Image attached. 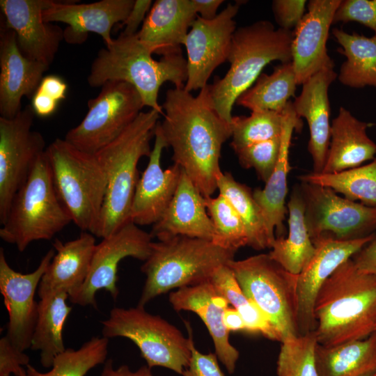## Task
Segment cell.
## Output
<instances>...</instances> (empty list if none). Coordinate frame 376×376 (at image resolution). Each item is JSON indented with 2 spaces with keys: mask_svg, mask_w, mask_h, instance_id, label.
Instances as JSON below:
<instances>
[{
  "mask_svg": "<svg viewBox=\"0 0 376 376\" xmlns=\"http://www.w3.org/2000/svg\"><path fill=\"white\" fill-rule=\"evenodd\" d=\"M159 123L163 136L173 150L172 159L186 173L201 194L217 190L222 172L219 159L223 144L231 137L230 123L217 112L210 84L196 96L184 88L169 89L162 105Z\"/></svg>",
  "mask_w": 376,
  "mask_h": 376,
  "instance_id": "obj_1",
  "label": "cell"
},
{
  "mask_svg": "<svg viewBox=\"0 0 376 376\" xmlns=\"http://www.w3.org/2000/svg\"><path fill=\"white\" fill-rule=\"evenodd\" d=\"M318 343L334 346L364 339L376 331V275L350 258L320 288L314 306Z\"/></svg>",
  "mask_w": 376,
  "mask_h": 376,
  "instance_id": "obj_2",
  "label": "cell"
},
{
  "mask_svg": "<svg viewBox=\"0 0 376 376\" xmlns=\"http://www.w3.org/2000/svg\"><path fill=\"white\" fill-rule=\"evenodd\" d=\"M139 40L136 34L120 33L102 48L91 63L87 82L92 88L109 81H121L133 86L145 107L163 114L158 102L161 86L169 81L184 88L187 79V59L182 52L162 56L159 61Z\"/></svg>",
  "mask_w": 376,
  "mask_h": 376,
  "instance_id": "obj_3",
  "label": "cell"
},
{
  "mask_svg": "<svg viewBox=\"0 0 376 376\" xmlns=\"http://www.w3.org/2000/svg\"><path fill=\"white\" fill-rule=\"evenodd\" d=\"M160 113L142 111L114 141L95 152L107 178V191L95 236L102 239L130 222V210L138 178V163L149 157L150 141Z\"/></svg>",
  "mask_w": 376,
  "mask_h": 376,
  "instance_id": "obj_4",
  "label": "cell"
},
{
  "mask_svg": "<svg viewBox=\"0 0 376 376\" xmlns=\"http://www.w3.org/2000/svg\"><path fill=\"white\" fill-rule=\"evenodd\" d=\"M293 31L276 29L267 20H258L236 29L233 33L226 75L210 84L214 105L219 114L231 123L233 105L274 61H292Z\"/></svg>",
  "mask_w": 376,
  "mask_h": 376,
  "instance_id": "obj_5",
  "label": "cell"
},
{
  "mask_svg": "<svg viewBox=\"0 0 376 376\" xmlns=\"http://www.w3.org/2000/svg\"><path fill=\"white\" fill-rule=\"evenodd\" d=\"M235 253L210 240L185 236L152 242L141 266L146 279L137 306L144 307L172 289L210 281L219 267L234 260Z\"/></svg>",
  "mask_w": 376,
  "mask_h": 376,
  "instance_id": "obj_6",
  "label": "cell"
},
{
  "mask_svg": "<svg viewBox=\"0 0 376 376\" xmlns=\"http://www.w3.org/2000/svg\"><path fill=\"white\" fill-rule=\"evenodd\" d=\"M45 155L56 194L72 222L83 232L95 235L107 186L97 156L61 139L47 147Z\"/></svg>",
  "mask_w": 376,
  "mask_h": 376,
  "instance_id": "obj_7",
  "label": "cell"
},
{
  "mask_svg": "<svg viewBox=\"0 0 376 376\" xmlns=\"http://www.w3.org/2000/svg\"><path fill=\"white\" fill-rule=\"evenodd\" d=\"M72 221L55 190L45 152L15 196L0 237L22 252L34 241L52 240Z\"/></svg>",
  "mask_w": 376,
  "mask_h": 376,
  "instance_id": "obj_8",
  "label": "cell"
},
{
  "mask_svg": "<svg viewBox=\"0 0 376 376\" xmlns=\"http://www.w3.org/2000/svg\"><path fill=\"white\" fill-rule=\"evenodd\" d=\"M228 265L244 295L259 307L278 331L281 342L286 338L300 335L297 298L298 275L286 271L269 253L233 260Z\"/></svg>",
  "mask_w": 376,
  "mask_h": 376,
  "instance_id": "obj_9",
  "label": "cell"
},
{
  "mask_svg": "<svg viewBox=\"0 0 376 376\" xmlns=\"http://www.w3.org/2000/svg\"><path fill=\"white\" fill-rule=\"evenodd\" d=\"M102 324V336L124 337L134 343L150 368L159 366L182 375L189 364V337L144 307L113 308Z\"/></svg>",
  "mask_w": 376,
  "mask_h": 376,
  "instance_id": "obj_10",
  "label": "cell"
},
{
  "mask_svg": "<svg viewBox=\"0 0 376 376\" xmlns=\"http://www.w3.org/2000/svg\"><path fill=\"white\" fill-rule=\"evenodd\" d=\"M142 98L131 84L109 81L100 93L88 101V112L70 130L64 139L77 149L95 154L118 138L144 107Z\"/></svg>",
  "mask_w": 376,
  "mask_h": 376,
  "instance_id": "obj_11",
  "label": "cell"
},
{
  "mask_svg": "<svg viewBox=\"0 0 376 376\" xmlns=\"http://www.w3.org/2000/svg\"><path fill=\"white\" fill-rule=\"evenodd\" d=\"M298 185L312 241L322 235L352 240L375 233L376 207L342 197L329 187L303 182Z\"/></svg>",
  "mask_w": 376,
  "mask_h": 376,
  "instance_id": "obj_12",
  "label": "cell"
},
{
  "mask_svg": "<svg viewBox=\"0 0 376 376\" xmlns=\"http://www.w3.org/2000/svg\"><path fill=\"white\" fill-rule=\"evenodd\" d=\"M35 113L31 104L14 118L0 116V223L6 219L13 200L26 182L45 141L31 129Z\"/></svg>",
  "mask_w": 376,
  "mask_h": 376,
  "instance_id": "obj_13",
  "label": "cell"
},
{
  "mask_svg": "<svg viewBox=\"0 0 376 376\" xmlns=\"http://www.w3.org/2000/svg\"><path fill=\"white\" fill-rule=\"evenodd\" d=\"M152 236L130 221L95 246L88 275L82 286L69 296L70 301L81 306L97 308L96 292L104 290L116 299V285L120 262L132 257L145 261L151 251Z\"/></svg>",
  "mask_w": 376,
  "mask_h": 376,
  "instance_id": "obj_14",
  "label": "cell"
},
{
  "mask_svg": "<svg viewBox=\"0 0 376 376\" xmlns=\"http://www.w3.org/2000/svg\"><path fill=\"white\" fill-rule=\"evenodd\" d=\"M242 2L228 3L212 19L197 15L191 24L183 44L187 55L186 91L191 93L204 88L214 70L228 61L237 29L234 18Z\"/></svg>",
  "mask_w": 376,
  "mask_h": 376,
  "instance_id": "obj_15",
  "label": "cell"
},
{
  "mask_svg": "<svg viewBox=\"0 0 376 376\" xmlns=\"http://www.w3.org/2000/svg\"><path fill=\"white\" fill-rule=\"evenodd\" d=\"M55 253L54 249H49L33 272L22 274L9 265L3 249H0V291L8 313L6 336L22 352L31 347L38 318L35 294Z\"/></svg>",
  "mask_w": 376,
  "mask_h": 376,
  "instance_id": "obj_16",
  "label": "cell"
},
{
  "mask_svg": "<svg viewBox=\"0 0 376 376\" xmlns=\"http://www.w3.org/2000/svg\"><path fill=\"white\" fill-rule=\"evenodd\" d=\"M376 233L352 240H339L322 235L313 240L315 253L297 276V318L300 335L314 331V306L318 294L328 278L347 260L370 242Z\"/></svg>",
  "mask_w": 376,
  "mask_h": 376,
  "instance_id": "obj_17",
  "label": "cell"
},
{
  "mask_svg": "<svg viewBox=\"0 0 376 376\" xmlns=\"http://www.w3.org/2000/svg\"><path fill=\"white\" fill-rule=\"evenodd\" d=\"M135 0H101L89 3L79 1H54L42 11V18L49 23L67 24L63 40L72 45L84 42L90 32L100 35L106 45L112 42L111 29L125 21Z\"/></svg>",
  "mask_w": 376,
  "mask_h": 376,
  "instance_id": "obj_18",
  "label": "cell"
},
{
  "mask_svg": "<svg viewBox=\"0 0 376 376\" xmlns=\"http://www.w3.org/2000/svg\"><path fill=\"white\" fill-rule=\"evenodd\" d=\"M55 0H1L6 26L13 30L22 54L49 67L63 40V29L42 18Z\"/></svg>",
  "mask_w": 376,
  "mask_h": 376,
  "instance_id": "obj_19",
  "label": "cell"
},
{
  "mask_svg": "<svg viewBox=\"0 0 376 376\" xmlns=\"http://www.w3.org/2000/svg\"><path fill=\"white\" fill-rule=\"evenodd\" d=\"M341 0H311L308 12L293 31L292 63L297 85L317 72L334 69L327 42L335 13Z\"/></svg>",
  "mask_w": 376,
  "mask_h": 376,
  "instance_id": "obj_20",
  "label": "cell"
},
{
  "mask_svg": "<svg viewBox=\"0 0 376 376\" xmlns=\"http://www.w3.org/2000/svg\"><path fill=\"white\" fill-rule=\"evenodd\" d=\"M159 123L155 129L148 163L139 178L132 203L130 220L137 226L153 225L160 219L175 195L182 171L176 164L165 170L161 166L162 150L168 145Z\"/></svg>",
  "mask_w": 376,
  "mask_h": 376,
  "instance_id": "obj_21",
  "label": "cell"
},
{
  "mask_svg": "<svg viewBox=\"0 0 376 376\" xmlns=\"http://www.w3.org/2000/svg\"><path fill=\"white\" fill-rule=\"evenodd\" d=\"M49 66L30 60L21 52L15 32L3 19L0 26V114L15 117L21 111L23 97L32 98Z\"/></svg>",
  "mask_w": 376,
  "mask_h": 376,
  "instance_id": "obj_22",
  "label": "cell"
},
{
  "mask_svg": "<svg viewBox=\"0 0 376 376\" xmlns=\"http://www.w3.org/2000/svg\"><path fill=\"white\" fill-rule=\"evenodd\" d=\"M169 299L176 311H191L201 318L212 337L215 354L228 373L233 374L240 353L230 343V332L223 321L224 312L229 305L227 301L210 281L177 289L170 293Z\"/></svg>",
  "mask_w": 376,
  "mask_h": 376,
  "instance_id": "obj_23",
  "label": "cell"
},
{
  "mask_svg": "<svg viewBox=\"0 0 376 376\" xmlns=\"http://www.w3.org/2000/svg\"><path fill=\"white\" fill-rule=\"evenodd\" d=\"M150 233L158 240L185 236L212 241L214 228L205 198L183 170L172 201Z\"/></svg>",
  "mask_w": 376,
  "mask_h": 376,
  "instance_id": "obj_24",
  "label": "cell"
},
{
  "mask_svg": "<svg viewBox=\"0 0 376 376\" xmlns=\"http://www.w3.org/2000/svg\"><path fill=\"white\" fill-rule=\"evenodd\" d=\"M334 69L321 70L302 84V90L292 102L299 118H306L310 133L308 150L314 173H321L325 164L331 137L330 104L328 89L336 79Z\"/></svg>",
  "mask_w": 376,
  "mask_h": 376,
  "instance_id": "obj_25",
  "label": "cell"
},
{
  "mask_svg": "<svg viewBox=\"0 0 376 376\" xmlns=\"http://www.w3.org/2000/svg\"><path fill=\"white\" fill-rule=\"evenodd\" d=\"M94 235L83 232L66 242L55 239L56 253L45 272L38 288L40 299L59 292L69 296L77 292L85 282L95 249Z\"/></svg>",
  "mask_w": 376,
  "mask_h": 376,
  "instance_id": "obj_26",
  "label": "cell"
},
{
  "mask_svg": "<svg viewBox=\"0 0 376 376\" xmlns=\"http://www.w3.org/2000/svg\"><path fill=\"white\" fill-rule=\"evenodd\" d=\"M196 17L192 0H157L136 36L152 54L181 53V46Z\"/></svg>",
  "mask_w": 376,
  "mask_h": 376,
  "instance_id": "obj_27",
  "label": "cell"
},
{
  "mask_svg": "<svg viewBox=\"0 0 376 376\" xmlns=\"http://www.w3.org/2000/svg\"><path fill=\"white\" fill-rule=\"evenodd\" d=\"M370 125L341 107L331 124L330 142L321 173L341 172L373 160L376 157V143L366 132Z\"/></svg>",
  "mask_w": 376,
  "mask_h": 376,
  "instance_id": "obj_28",
  "label": "cell"
},
{
  "mask_svg": "<svg viewBox=\"0 0 376 376\" xmlns=\"http://www.w3.org/2000/svg\"><path fill=\"white\" fill-rule=\"evenodd\" d=\"M302 121L294 109L290 113L281 136V146L278 162L263 189H256L253 197L260 206L269 233L284 237V220L287 212L285 199L288 194L287 178L290 171L289 150L292 133L300 131ZM276 237V236H275Z\"/></svg>",
  "mask_w": 376,
  "mask_h": 376,
  "instance_id": "obj_29",
  "label": "cell"
},
{
  "mask_svg": "<svg viewBox=\"0 0 376 376\" xmlns=\"http://www.w3.org/2000/svg\"><path fill=\"white\" fill-rule=\"evenodd\" d=\"M288 234L276 237L268 253L286 271L299 275L315 253L304 219V206L299 185H295L287 204Z\"/></svg>",
  "mask_w": 376,
  "mask_h": 376,
  "instance_id": "obj_30",
  "label": "cell"
},
{
  "mask_svg": "<svg viewBox=\"0 0 376 376\" xmlns=\"http://www.w3.org/2000/svg\"><path fill=\"white\" fill-rule=\"evenodd\" d=\"M318 376H367L376 372V331L368 337L334 346L317 345Z\"/></svg>",
  "mask_w": 376,
  "mask_h": 376,
  "instance_id": "obj_31",
  "label": "cell"
},
{
  "mask_svg": "<svg viewBox=\"0 0 376 376\" xmlns=\"http://www.w3.org/2000/svg\"><path fill=\"white\" fill-rule=\"evenodd\" d=\"M68 298L67 292H59L38 302V318L30 348L40 352L44 368H52L56 356L65 350L63 329L72 310L66 303Z\"/></svg>",
  "mask_w": 376,
  "mask_h": 376,
  "instance_id": "obj_32",
  "label": "cell"
},
{
  "mask_svg": "<svg viewBox=\"0 0 376 376\" xmlns=\"http://www.w3.org/2000/svg\"><path fill=\"white\" fill-rule=\"evenodd\" d=\"M332 34L341 47L337 51L346 57L338 75L339 81L350 88H376V36L350 34L338 28Z\"/></svg>",
  "mask_w": 376,
  "mask_h": 376,
  "instance_id": "obj_33",
  "label": "cell"
},
{
  "mask_svg": "<svg viewBox=\"0 0 376 376\" xmlns=\"http://www.w3.org/2000/svg\"><path fill=\"white\" fill-rule=\"evenodd\" d=\"M297 86L292 61L281 63L272 73H261L255 83L237 99V105L251 111H283Z\"/></svg>",
  "mask_w": 376,
  "mask_h": 376,
  "instance_id": "obj_34",
  "label": "cell"
},
{
  "mask_svg": "<svg viewBox=\"0 0 376 376\" xmlns=\"http://www.w3.org/2000/svg\"><path fill=\"white\" fill-rule=\"evenodd\" d=\"M217 189L240 217L248 235V246L257 251L270 249L276 237L269 233L263 213L250 188L237 181L231 173L221 172L217 179Z\"/></svg>",
  "mask_w": 376,
  "mask_h": 376,
  "instance_id": "obj_35",
  "label": "cell"
},
{
  "mask_svg": "<svg viewBox=\"0 0 376 376\" xmlns=\"http://www.w3.org/2000/svg\"><path fill=\"white\" fill-rule=\"evenodd\" d=\"M299 178L303 182L329 187L351 201L376 207V157L367 164L341 172H312Z\"/></svg>",
  "mask_w": 376,
  "mask_h": 376,
  "instance_id": "obj_36",
  "label": "cell"
},
{
  "mask_svg": "<svg viewBox=\"0 0 376 376\" xmlns=\"http://www.w3.org/2000/svg\"><path fill=\"white\" fill-rule=\"evenodd\" d=\"M210 281L217 292L240 314L247 333L259 334L269 340L281 342L278 331L259 307L244 295L228 265L219 267Z\"/></svg>",
  "mask_w": 376,
  "mask_h": 376,
  "instance_id": "obj_37",
  "label": "cell"
},
{
  "mask_svg": "<svg viewBox=\"0 0 376 376\" xmlns=\"http://www.w3.org/2000/svg\"><path fill=\"white\" fill-rule=\"evenodd\" d=\"M293 109L290 101L283 111H251L249 116H233L230 123V146L236 151L245 146L280 137L285 123Z\"/></svg>",
  "mask_w": 376,
  "mask_h": 376,
  "instance_id": "obj_38",
  "label": "cell"
},
{
  "mask_svg": "<svg viewBox=\"0 0 376 376\" xmlns=\"http://www.w3.org/2000/svg\"><path fill=\"white\" fill-rule=\"evenodd\" d=\"M109 338L93 337L79 349H65L55 358L50 370L41 373L29 364V376H85L97 365L104 363L108 354Z\"/></svg>",
  "mask_w": 376,
  "mask_h": 376,
  "instance_id": "obj_39",
  "label": "cell"
},
{
  "mask_svg": "<svg viewBox=\"0 0 376 376\" xmlns=\"http://www.w3.org/2000/svg\"><path fill=\"white\" fill-rule=\"evenodd\" d=\"M205 203L214 228L212 242L235 252L248 246L245 227L229 201L219 194L216 197L205 198Z\"/></svg>",
  "mask_w": 376,
  "mask_h": 376,
  "instance_id": "obj_40",
  "label": "cell"
},
{
  "mask_svg": "<svg viewBox=\"0 0 376 376\" xmlns=\"http://www.w3.org/2000/svg\"><path fill=\"white\" fill-rule=\"evenodd\" d=\"M276 361L277 376H318L315 331L285 338Z\"/></svg>",
  "mask_w": 376,
  "mask_h": 376,
  "instance_id": "obj_41",
  "label": "cell"
},
{
  "mask_svg": "<svg viewBox=\"0 0 376 376\" xmlns=\"http://www.w3.org/2000/svg\"><path fill=\"white\" fill-rule=\"evenodd\" d=\"M281 146V136L245 146L235 152L240 165L244 169H255L265 183L278 162Z\"/></svg>",
  "mask_w": 376,
  "mask_h": 376,
  "instance_id": "obj_42",
  "label": "cell"
},
{
  "mask_svg": "<svg viewBox=\"0 0 376 376\" xmlns=\"http://www.w3.org/2000/svg\"><path fill=\"white\" fill-rule=\"evenodd\" d=\"M357 22L370 29L376 36V0H341L334 23Z\"/></svg>",
  "mask_w": 376,
  "mask_h": 376,
  "instance_id": "obj_43",
  "label": "cell"
},
{
  "mask_svg": "<svg viewBox=\"0 0 376 376\" xmlns=\"http://www.w3.org/2000/svg\"><path fill=\"white\" fill-rule=\"evenodd\" d=\"M185 323L188 332L191 354L189 364L182 375L225 376L219 366L218 358L215 354H203L196 348L191 326L187 321Z\"/></svg>",
  "mask_w": 376,
  "mask_h": 376,
  "instance_id": "obj_44",
  "label": "cell"
},
{
  "mask_svg": "<svg viewBox=\"0 0 376 376\" xmlns=\"http://www.w3.org/2000/svg\"><path fill=\"white\" fill-rule=\"evenodd\" d=\"M305 0H274L272 8L279 28L290 30L296 28L305 15Z\"/></svg>",
  "mask_w": 376,
  "mask_h": 376,
  "instance_id": "obj_45",
  "label": "cell"
},
{
  "mask_svg": "<svg viewBox=\"0 0 376 376\" xmlns=\"http://www.w3.org/2000/svg\"><path fill=\"white\" fill-rule=\"evenodd\" d=\"M29 364V357L13 345L6 336L0 339V376H18L24 366Z\"/></svg>",
  "mask_w": 376,
  "mask_h": 376,
  "instance_id": "obj_46",
  "label": "cell"
},
{
  "mask_svg": "<svg viewBox=\"0 0 376 376\" xmlns=\"http://www.w3.org/2000/svg\"><path fill=\"white\" fill-rule=\"evenodd\" d=\"M152 4L151 0H135L130 14L123 23L125 29L122 33L128 36L136 34L139 26L143 24Z\"/></svg>",
  "mask_w": 376,
  "mask_h": 376,
  "instance_id": "obj_47",
  "label": "cell"
},
{
  "mask_svg": "<svg viewBox=\"0 0 376 376\" xmlns=\"http://www.w3.org/2000/svg\"><path fill=\"white\" fill-rule=\"evenodd\" d=\"M352 259L361 272L376 275V236Z\"/></svg>",
  "mask_w": 376,
  "mask_h": 376,
  "instance_id": "obj_48",
  "label": "cell"
},
{
  "mask_svg": "<svg viewBox=\"0 0 376 376\" xmlns=\"http://www.w3.org/2000/svg\"><path fill=\"white\" fill-rule=\"evenodd\" d=\"M68 85L59 76L49 75L42 78L37 90L59 102L66 97Z\"/></svg>",
  "mask_w": 376,
  "mask_h": 376,
  "instance_id": "obj_49",
  "label": "cell"
},
{
  "mask_svg": "<svg viewBox=\"0 0 376 376\" xmlns=\"http://www.w3.org/2000/svg\"><path fill=\"white\" fill-rule=\"evenodd\" d=\"M58 103L37 90L31 98V106L36 115L45 118L52 115L56 111Z\"/></svg>",
  "mask_w": 376,
  "mask_h": 376,
  "instance_id": "obj_50",
  "label": "cell"
},
{
  "mask_svg": "<svg viewBox=\"0 0 376 376\" xmlns=\"http://www.w3.org/2000/svg\"><path fill=\"white\" fill-rule=\"evenodd\" d=\"M100 376H154L151 368L148 366H143L138 370L132 371L127 365H123L114 368L113 361L109 359L104 363Z\"/></svg>",
  "mask_w": 376,
  "mask_h": 376,
  "instance_id": "obj_51",
  "label": "cell"
},
{
  "mask_svg": "<svg viewBox=\"0 0 376 376\" xmlns=\"http://www.w3.org/2000/svg\"><path fill=\"white\" fill-rule=\"evenodd\" d=\"M192 2L198 16L205 19H212L218 15V8L224 1L192 0Z\"/></svg>",
  "mask_w": 376,
  "mask_h": 376,
  "instance_id": "obj_52",
  "label": "cell"
},
{
  "mask_svg": "<svg viewBox=\"0 0 376 376\" xmlns=\"http://www.w3.org/2000/svg\"><path fill=\"white\" fill-rule=\"evenodd\" d=\"M223 321L226 329L230 331L247 332L246 326L238 311L234 308L227 307L223 315Z\"/></svg>",
  "mask_w": 376,
  "mask_h": 376,
  "instance_id": "obj_53",
  "label": "cell"
},
{
  "mask_svg": "<svg viewBox=\"0 0 376 376\" xmlns=\"http://www.w3.org/2000/svg\"><path fill=\"white\" fill-rule=\"evenodd\" d=\"M18 376H29V374L27 373V371L26 370H25L24 368L22 369V370L20 372L19 375Z\"/></svg>",
  "mask_w": 376,
  "mask_h": 376,
  "instance_id": "obj_54",
  "label": "cell"
},
{
  "mask_svg": "<svg viewBox=\"0 0 376 376\" xmlns=\"http://www.w3.org/2000/svg\"><path fill=\"white\" fill-rule=\"evenodd\" d=\"M367 376H376V372Z\"/></svg>",
  "mask_w": 376,
  "mask_h": 376,
  "instance_id": "obj_55",
  "label": "cell"
}]
</instances>
